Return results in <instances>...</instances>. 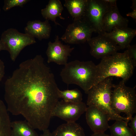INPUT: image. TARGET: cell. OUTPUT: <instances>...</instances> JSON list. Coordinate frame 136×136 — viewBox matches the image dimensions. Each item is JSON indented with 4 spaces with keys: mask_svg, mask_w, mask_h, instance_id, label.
<instances>
[{
    "mask_svg": "<svg viewBox=\"0 0 136 136\" xmlns=\"http://www.w3.org/2000/svg\"><path fill=\"white\" fill-rule=\"evenodd\" d=\"M4 89L8 112L23 116L35 129H48L59 89L41 55L21 62L6 80Z\"/></svg>",
    "mask_w": 136,
    "mask_h": 136,
    "instance_id": "cell-1",
    "label": "cell"
},
{
    "mask_svg": "<svg viewBox=\"0 0 136 136\" xmlns=\"http://www.w3.org/2000/svg\"><path fill=\"white\" fill-rule=\"evenodd\" d=\"M96 66L93 86L110 77L121 78L126 82L132 75L135 67L126 50L123 53L117 52L104 57Z\"/></svg>",
    "mask_w": 136,
    "mask_h": 136,
    "instance_id": "cell-2",
    "label": "cell"
},
{
    "mask_svg": "<svg viewBox=\"0 0 136 136\" xmlns=\"http://www.w3.org/2000/svg\"><path fill=\"white\" fill-rule=\"evenodd\" d=\"M62 69L60 75L62 81L69 85H76L86 94L94 85L97 66L92 61H70Z\"/></svg>",
    "mask_w": 136,
    "mask_h": 136,
    "instance_id": "cell-3",
    "label": "cell"
},
{
    "mask_svg": "<svg viewBox=\"0 0 136 136\" xmlns=\"http://www.w3.org/2000/svg\"><path fill=\"white\" fill-rule=\"evenodd\" d=\"M112 77L107 78L93 86L88 93L86 105L95 107L106 114L109 120H123L128 123L126 117L117 114L111 107L112 89L115 85Z\"/></svg>",
    "mask_w": 136,
    "mask_h": 136,
    "instance_id": "cell-4",
    "label": "cell"
},
{
    "mask_svg": "<svg viewBox=\"0 0 136 136\" xmlns=\"http://www.w3.org/2000/svg\"><path fill=\"white\" fill-rule=\"evenodd\" d=\"M125 82L122 80L115 85L112 91L111 107L118 115L124 113L129 122L136 112V93L134 88L127 86Z\"/></svg>",
    "mask_w": 136,
    "mask_h": 136,
    "instance_id": "cell-5",
    "label": "cell"
},
{
    "mask_svg": "<svg viewBox=\"0 0 136 136\" xmlns=\"http://www.w3.org/2000/svg\"><path fill=\"white\" fill-rule=\"evenodd\" d=\"M4 43L6 50L9 53L11 60L14 61L21 50L26 46L36 43L35 38L16 29L10 28L2 34L0 39Z\"/></svg>",
    "mask_w": 136,
    "mask_h": 136,
    "instance_id": "cell-6",
    "label": "cell"
},
{
    "mask_svg": "<svg viewBox=\"0 0 136 136\" xmlns=\"http://www.w3.org/2000/svg\"><path fill=\"white\" fill-rule=\"evenodd\" d=\"M94 31L83 18L74 20L67 26L64 33L60 38L66 43L77 44L84 43L91 37Z\"/></svg>",
    "mask_w": 136,
    "mask_h": 136,
    "instance_id": "cell-7",
    "label": "cell"
},
{
    "mask_svg": "<svg viewBox=\"0 0 136 136\" xmlns=\"http://www.w3.org/2000/svg\"><path fill=\"white\" fill-rule=\"evenodd\" d=\"M112 7L104 0H87L84 17L99 35L104 33L103 27L104 17Z\"/></svg>",
    "mask_w": 136,
    "mask_h": 136,
    "instance_id": "cell-8",
    "label": "cell"
},
{
    "mask_svg": "<svg viewBox=\"0 0 136 136\" xmlns=\"http://www.w3.org/2000/svg\"><path fill=\"white\" fill-rule=\"evenodd\" d=\"M87 107L82 101L74 103L58 101L55 107L52 117H56L67 122H75L85 112Z\"/></svg>",
    "mask_w": 136,
    "mask_h": 136,
    "instance_id": "cell-9",
    "label": "cell"
},
{
    "mask_svg": "<svg viewBox=\"0 0 136 136\" xmlns=\"http://www.w3.org/2000/svg\"><path fill=\"white\" fill-rule=\"evenodd\" d=\"M87 42L90 46V54L97 59L114 54L120 50L113 41L102 35L91 38Z\"/></svg>",
    "mask_w": 136,
    "mask_h": 136,
    "instance_id": "cell-10",
    "label": "cell"
},
{
    "mask_svg": "<svg viewBox=\"0 0 136 136\" xmlns=\"http://www.w3.org/2000/svg\"><path fill=\"white\" fill-rule=\"evenodd\" d=\"M68 45H64L59 40L58 35L56 36L53 42L50 41L46 51L48 63L54 62L58 64L65 65L67 63L69 56L74 49Z\"/></svg>",
    "mask_w": 136,
    "mask_h": 136,
    "instance_id": "cell-11",
    "label": "cell"
},
{
    "mask_svg": "<svg viewBox=\"0 0 136 136\" xmlns=\"http://www.w3.org/2000/svg\"><path fill=\"white\" fill-rule=\"evenodd\" d=\"M86 112L87 123L94 133L105 132L109 129L107 115L93 106L87 107Z\"/></svg>",
    "mask_w": 136,
    "mask_h": 136,
    "instance_id": "cell-12",
    "label": "cell"
},
{
    "mask_svg": "<svg viewBox=\"0 0 136 136\" xmlns=\"http://www.w3.org/2000/svg\"><path fill=\"white\" fill-rule=\"evenodd\" d=\"M110 38L118 46L120 49H127L136 35V30L127 27L116 28L109 32L102 34Z\"/></svg>",
    "mask_w": 136,
    "mask_h": 136,
    "instance_id": "cell-13",
    "label": "cell"
},
{
    "mask_svg": "<svg viewBox=\"0 0 136 136\" xmlns=\"http://www.w3.org/2000/svg\"><path fill=\"white\" fill-rule=\"evenodd\" d=\"M129 20L120 14L117 6L112 7L105 15L103 20V31L107 32L114 29L128 26Z\"/></svg>",
    "mask_w": 136,
    "mask_h": 136,
    "instance_id": "cell-14",
    "label": "cell"
},
{
    "mask_svg": "<svg viewBox=\"0 0 136 136\" xmlns=\"http://www.w3.org/2000/svg\"><path fill=\"white\" fill-rule=\"evenodd\" d=\"M51 30L49 20L44 21L39 20L28 21L24 28L25 33L41 40L48 39Z\"/></svg>",
    "mask_w": 136,
    "mask_h": 136,
    "instance_id": "cell-15",
    "label": "cell"
},
{
    "mask_svg": "<svg viewBox=\"0 0 136 136\" xmlns=\"http://www.w3.org/2000/svg\"><path fill=\"white\" fill-rule=\"evenodd\" d=\"M63 9L60 1L59 0H50L44 8L41 10V13L43 17L48 20L53 21L55 25L61 26L56 21L57 17L62 20L65 18L61 16Z\"/></svg>",
    "mask_w": 136,
    "mask_h": 136,
    "instance_id": "cell-16",
    "label": "cell"
},
{
    "mask_svg": "<svg viewBox=\"0 0 136 136\" xmlns=\"http://www.w3.org/2000/svg\"><path fill=\"white\" fill-rule=\"evenodd\" d=\"M52 133L53 136H86L83 128L76 122L63 124Z\"/></svg>",
    "mask_w": 136,
    "mask_h": 136,
    "instance_id": "cell-17",
    "label": "cell"
},
{
    "mask_svg": "<svg viewBox=\"0 0 136 136\" xmlns=\"http://www.w3.org/2000/svg\"><path fill=\"white\" fill-rule=\"evenodd\" d=\"M87 0H65L64 6L67 10L74 20L84 17Z\"/></svg>",
    "mask_w": 136,
    "mask_h": 136,
    "instance_id": "cell-18",
    "label": "cell"
},
{
    "mask_svg": "<svg viewBox=\"0 0 136 136\" xmlns=\"http://www.w3.org/2000/svg\"><path fill=\"white\" fill-rule=\"evenodd\" d=\"M10 136H39L35 129L27 121L11 122Z\"/></svg>",
    "mask_w": 136,
    "mask_h": 136,
    "instance_id": "cell-19",
    "label": "cell"
},
{
    "mask_svg": "<svg viewBox=\"0 0 136 136\" xmlns=\"http://www.w3.org/2000/svg\"><path fill=\"white\" fill-rule=\"evenodd\" d=\"M7 107L0 99V136H10L11 123Z\"/></svg>",
    "mask_w": 136,
    "mask_h": 136,
    "instance_id": "cell-20",
    "label": "cell"
},
{
    "mask_svg": "<svg viewBox=\"0 0 136 136\" xmlns=\"http://www.w3.org/2000/svg\"><path fill=\"white\" fill-rule=\"evenodd\" d=\"M128 123L123 120L116 121L109 129L111 136H136L127 125Z\"/></svg>",
    "mask_w": 136,
    "mask_h": 136,
    "instance_id": "cell-21",
    "label": "cell"
},
{
    "mask_svg": "<svg viewBox=\"0 0 136 136\" xmlns=\"http://www.w3.org/2000/svg\"><path fill=\"white\" fill-rule=\"evenodd\" d=\"M58 95L59 98L64 101L74 103H79L82 102V94L78 89L62 91L59 90Z\"/></svg>",
    "mask_w": 136,
    "mask_h": 136,
    "instance_id": "cell-22",
    "label": "cell"
},
{
    "mask_svg": "<svg viewBox=\"0 0 136 136\" xmlns=\"http://www.w3.org/2000/svg\"><path fill=\"white\" fill-rule=\"evenodd\" d=\"M29 1V0H5L3 9L6 11L14 7H22Z\"/></svg>",
    "mask_w": 136,
    "mask_h": 136,
    "instance_id": "cell-23",
    "label": "cell"
},
{
    "mask_svg": "<svg viewBox=\"0 0 136 136\" xmlns=\"http://www.w3.org/2000/svg\"><path fill=\"white\" fill-rule=\"evenodd\" d=\"M129 57L135 67L136 66V45H130L127 49Z\"/></svg>",
    "mask_w": 136,
    "mask_h": 136,
    "instance_id": "cell-24",
    "label": "cell"
},
{
    "mask_svg": "<svg viewBox=\"0 0 136 136\" xmlns=\"http://www.w3.org/2000/svg\"><path fill=\"white\" fill-rule=\"evenodd\" d=\"M131 121L129 123L130 128L134 134L136 135V115L132 117L131 119Z\"/></svg>",
    "mask_w": 136,
    "mask_h": 136,
    "instance_id": "cell-25",
    "label": "cell"
},
{
    "mask_svg": "<svg viewBox=\"0 0 136 136\" xmlns=\"http://www.w3.org/2000/svg\"><path fill=\"white\" fill-rule=\"evenodd\" d=\"M5 74V66L3 62L0 59V82Z\"/></svg>",
    "mask_w": 136,
    "mask_h": 136,
    "instance_id": "cell-26",
    "label": "cell"
},
{
    "mask_svg": "<svg viewBox=\"0 0 136 136\" xmlns=\"http://www.w3.org/2000/svg\"><path fill=\"white\" fill-rule=\"evenodd\" d=\"M106 3L108 4L112 7H117L116 0H104Z\"/></svg>",
    "mask_w": 136,
    "mask_h": 136,
    "instance_id": "cell-27",
    "label": "cell"
},
{
    "mask_svg": "<svg viewBox=\"0 0 136 136\" xmlns=\"http://www.w3.org/2000/svg\"><path fill=\"white\" fill-rule=\"evenodd\" d=\"M126 16H130L132 17L133 18L136 19V10H133V11L131 12H129L126 14Z\"/></svg>",
    "mask_w": 136,
    "mask_h": 136,
    "instance_id": "cell-28",
    "label": "cell"
},
{
    "mask_svg": "<svg viewBox=\"0 0 136 136\" xmlns=\"http://www.w3.org/2000/svg\"><path fill=\"white\" fill-rule=\"evenodd\" d=\"M43 132V133L39 136H53L52 133L48 129Z\"/></svg>",
    "mask_w": 136,
    "mask_h": 136,
    "instance_id": "cell-29",
    "label": "cell"
},
{
    "mask_svg": "<svg viewBox=\"0 0 136 136\" xmlns=\"http://www.w3.org/2000/svg\"><path fill=\"white\" fill-rule=\"evenodd\" d=\"M91 136H110V135L104 133H93Z\"/></svg>",
    "mask_w": 136,
    "mask_h": 136,
    "instance_id": "cell-30",
    "label": "cell"
},
{
    "mask_svg": "<svg viewBox=\"0 0 136 136\" xmlns=\"http://www.w3.org/2000/svg\"><path fill=\"white\" fill-rule=\"evenodd\" d=\"M2 50H6V48L4 43L0 40V51Z\"/></svg>",
    "mask_w": 136,
    "mask_h": 136,
    "instance_id": "cell-31",
    "label": "cell"
},
{
    "mask_svg": "<svg viewBox=\"0 0 136 136\" xmlns=\"http://www.w3.org/2000/svg\"><path fill=\"white\" fill-rule=\"evenodd\" d=\"M132 4L131 8L133 10H136V1L133 0H132Z\"/></svg>",
    "mask_w": 136,
    "mask_h": 136,
    "instance_id": "cell-32",
    "label": "cell"
},
{
    "mask_svg": "<svg viewBox=\"0 0 136 136\" xmlns=\"http://www.w3.org/2000/svg\"><path fill=\"white\" fill-rule=\"evenodd\" d=\"M1 11V9L0 8V13Z\"/></svg>",
    "mask_w": 136,
    "mask_h": 136,
    "instance_id": "cell-33",
    "label": "cell"
},
{
    "mask_svg": "<svg viewBox=\"0 0 136 136\" xmlns=\"http://www.w3.org/2000/svg\"><path fill=\"white\" fill-rule=\"evenodd\" d=\"M110 136H111L110 135Z\"/></svg>",
    "mask_w": 136,
    "mask_h": 136,
    "instance_id": "cell-34",
    "label": "cell"
}]
</instances>
